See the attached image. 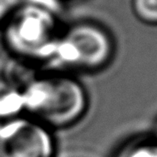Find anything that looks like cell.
Segmentation results:
<instances>
[{"label": "cell", "instance_id": "9c48e42d", "mask_svg": "<svg viewBox=\"0 0 157 157\" xmlns=\"http://www.w3.org/2000/svg\"><path fill=\"white\" fill-rule=\"evenodd\" d=\"M156 140H157V129H156Z\"/></svg>", "mask_w": 157, "mask_h": 157}, {"label": "cell", "instance_id": "277c9868", "mask_svg": "<svg viewBox=\"0 0 157 157\" xmlns=\"http://www.w3.org/2000/svg\"><path fill=\"white\" fill-rule=\"evenodd\" d=\"M0 157H54L47 126L30 117H15L0 126Z\"/></svg>", "mask_w": 157, "mask_h": 157}, {"label": "cell", "instance_id": "6da1fadb", "mask_svg": "<svg viewBox=\"0 0 157 157\" xmlns=\"http://www.w3.org/2000/svg\"><path fill=\"white\" fill-rule=\"evenodd\" d=\"M23 111L30 118L51 127L75 123L87 109V95L77 80L63 74L33 79L22 88Z\"/></svg>", "mask_w": 157, "mask_h": 157}, {"label": "cell", "instance_id": "52a82bcc", "mask_svg": "<svg viewBox=\"0 0 157 157\" xmlns=\"http://www.w3.org/2000/svg\"><path fill=\"white\" fill-rule=\"evenodd\" d=\"M134 8L143 20L157 22V0H134Z\"/></svg>", "mask_w": 157, "mask_h": 157}, {"label": "cell", "instance_id": "5b68a950", "mask_svg": "<svg viewBox=\"0 0 157 157\" xmlns=\"http://www.w3.org/2000/svg\"><path fill=\"white\" fill-rule=\"evenodd\" d=\"M23 111L22 88L0 79V118L12 119Z\"/></svg>", "mask_w": 157, "mask_h": 157}, {"label": "cell", "instance_id": "8992f818", "mask_svg": "<svg viewBox=\"0 0 157 157\" xmlns=\"http://www.w3.org/2000/svg\"><path fill=\"white\" fill-rule=\"evenodd\" d=\"M117 157H157V140L141 139L122 149Z\"/></svg>", "mask_w": 157, "mask_h": 157}, {"label": "cell", "instance_id": "7a4b0ae2", "mask_svg": "<svg viewBox=\"0 0 157 157\" xmlns=\"http://www.w3.org/2000/svg\"><path fill=\"white\" fill-rule=\"evenodd\" d=\"M58 35L52 9L45 5L19 6L6 20L7 46L25 59L50 61Z\"/></svg>", "mask_w": 157, "mask_h": 157}, {"label": "cell", "instance_id": "ba28073f", "mask_svg": "<svg viewBox=\"0 0 157 157\" xmlns=\"http://www.w3.org/2000/svg\"><path fill=\"white\" fill-rule=\"evenodd\" d=\"M20 0H0V23L8 19L19 7Z\"/></svg>", "mask_w": 157, "mask_h": 157}, {"label": "cell", "instance_id": "3957f363", "mask_svg": "<svg viewBox=\"0 0 157 157\" xmlns=\"http://www.w3.org/2000/svg\"><path fill=\"white\" fill-rule=\"evenodd\" d=\"M111 54L112 44L104 30L81 22L59 34L51 61L72 69L96 70L108 62Z\"/></svg>", "mask_w": 157, "mask_h": 157}]
</instances>
